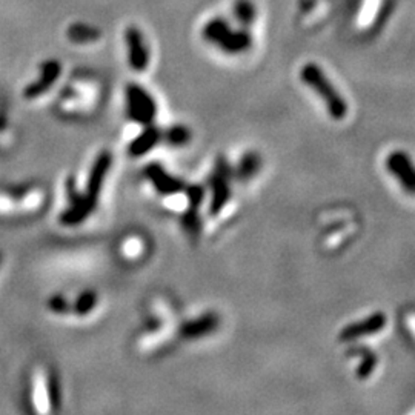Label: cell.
<instances>
[{
	"instance_id": "cell-5",
	"label": "cell",
	"mask_w": 415,
	"mask_h": 415,
	"mask_svg": "<svg viewBox=\"0 0 415 415\" xmlns=\"http://www.w3.org/2000/svg\"><path fill=\"white\" fill-rule=\"evenodd\" d=\"M43 194L39 188H26L16 193H0V215L28 214L41 208Z\"/></svg>"
},
{
	"instance_id": "cell-17",
	"label": "cell",
	"mask_w": 415,
	"mask_h": 415,
	"mask_svg": "<svg viewBox=\"0 0 415 415\" xmlns=\"http://www.w3.org/2000/svg\"><path fill=\"white\" fill-rule=\"evenodd\" d=\"M351 351L362 358L360 365H358V370H357V375L360 380H366L367 377H370L374 370L377 367V363H379V357L374 351H371L370 347L366 346H358V347H352Z\"/></svg>"
},
{
	"instance_id": "cell-9",
	"label": "cell",
	"mask_w": 415,
	"mask_h": 415,
	"mask_svg": "<svg viewBox=\"0 0 415 415\" xmlns=\"http://www.w3.org/2000/svg\"><path fill=\"white\" fill-rule=\"evenodd\" d=\"M386 169L397 178L399 185L411 195H415V163L404 151H392L386 157Z\"/></svg>"
},
{
	"instance_id": "cell-24",
	"label": "cell",
	"mask_w": 415,
	"mask_h": 415,
	"mask_svg": "<svg viewBox=\"0 0 415 415\" xmlns=\"http://www.w3.org/2000/svg\"><path fill=\"white\" fill-rule=\"evenodd\" d=\"M48 308L53 311L54 314H58V316H63V314H67L68 311H70V305H68V301L65 300L63 296H53L48 301Z\"/></svg>"
},
{
	"instance_id": "cell-23",
	"label": "cell",
	"mask_w": 415,
	"mask_h": 415,
	"mask_svg": "<svg viewBox=\"0 0 415 415\" xmlns=\"http://www.w3.org/2000/svg\"><path fill=\"white\" fill-rule=\"evenodd\" d=\"M122 252L128 259H139L140 254H144V240L139 237H128L122 243Z\"/></svg>"
},
{
	"instance_id": "cell-25",
	"label": "cell",
	"mask_w": 415,
	"mask_h": 415,
	"mask_svg": "<svg viewBox=\"0 0 415 415\" xmlns=\"http://www.w3.org/2000/svg\"><path fill=\"white\" fill-rule=\"evenodd\" d=\"M377 4H379V0H367L366 6H365V11L362 13L360 18H358V23H360V25L370 23L371 17L374 14V8H377Z\"/></svg>"
},
{
	"instance_id": "cell-15",
	"label": "cell",
	"mask_w": 415,
	"mask_h": 415,
	"mask_svg": "<svg viewBox=\"0 0 415 415\" xmlns=\"http://www.w3.org/2000/svg\"><path fill=\"white\" fill-rule=\"evenodd\" d=\"M252 37L247 30L242 31H230V34L219 43V48L228 54H237L243 53L251 48Z\"/></svg>"
},
{
	"instance_id": "cell-16",
	"label": "cell",
	"mask_w": 415,
	"mask_h": 415,
	"mask_svg": "<svg viewBox=\"0 0 415 415\" xmlns=\"http://www.w3.org/2000/svg\"><path fill=\"white\" fill-rule=\"evenodd\" d=\"M160 139H162V134H160V131L157 128L154 126L146 128L144 133L129 145V154L133 157H140L146 154L148 151H151L158 144Z\"/></svg>"
},
{
	"instance_id": "cell-2",
	"label": "cell",
	"mask_w": 415,
	"mask_h": 415,
	"mask_svg": "<svg viewBox=\"0 0 415 415\" xmlns=\"http://www.w3.org/2000/svg\"><path fill=\"white\" fill-rule=\"evenodd\" d=\"M300 79L311 90H314L320 99L325 102L326 109L334 120H343L347 116V103L331 83L322 68L316 63H306L300 71Z\"/></svg>"
},
{
	"instance_id": "cell-12",
	"label": "cell",
	"mask_w": 415,
	"mask_h": 415,
	"mask_svg": "<svg viewBox=\"0 0 415 415\" xmlns=\"http://www.w3.org/2000/svg\"><path fill=\"white\" fill-rule=\"evenodd\" d=\"M145 176L160 195H165V197L177 195L185 190V185L182 180H178V178L166 173L165 169L157 163L148 165L145 168Z\"/></svg>"
},
{
	"instance_id": "cell-22",
	"label": "cell",
	"mask_w": 415,
	"mask_h": 415,
	"mask_svg": "<svg viewBox=\"0 0 415 415\" xmlns=\"http://www.w3.org/2000/svg\"><path fill=\"white\" fill-rule=\"evenodd\" d=\"M168 144L173 146H183L188 141L191 140V131L182 126V125H176L173 128H169L165 134Z\"/></svg>"
},
{
	"instance_id": "cell-10",
	"label": "cell",
	"mask_w": 415,
	"mask_h": 415,
	"mask_svg": "<svg viewBox=\"0 0 415 415\" xmlns=\"http://www.w3.org/2000/svg\"><path fill=\"white\" fill-rule=\"evenodd\" d=\"M386 323H388V318H386L384 313H374L363 320H358V322L345 326L342 333L338 334V340L343 343L357 342L363 337H370L383 331Z\"/></svg>"
},
{
	"instance_id": "cell-8",
	"label": "cell",
	"mask_w": 415,
	"mask_h": 415,
	"mask_svg": "<svg viewBox=\"0 0 415 415\" xmlns=\"http://www.w3.org/2000/svg\"><path fill=\"white\" fill-rule=\"evenodd\" d=\"M124 39L129 67L136 72H144L149 65V48L144 31L137 25H128Z\"/></svg>"
},
{
	"instance_id": "cell-4",
	"label": "cell",
	"mask_w": 415,
	"mask_h": 415,
	"mask_svg": "<svg viewBox=\"0 0 415 415\" xmlns=\"http://www.w3.org/2000/svg\"><path fill=\"white\" fill-rule=\"evenodd\" d=\"M125 99H126L128 117L131 120L137 122V124H144V125H148L153 122L157 112L156 102L145 88L139 87V85L136 83L128 85Z\"/></svg>"
},
{
	"instance_id": "cell-20",
	"label": "cell",
	"mask_w": 415,
	"mask_h": 415,
	"mask_svg": "<svg viewBox=\"0 0 415 415\" xmlns=\"http://www.w3.org/2000/svg\"><path fill=\"white\" fill-rule=\"evenodd\" d=\"M234 16L237 17V21L247 28L254 21H256V5H254L251 0H237L234 5Z\"/></svg>"
},
{
	"instance_id": "cell-14",
	"label": "cell",
	"mask_w": 415,
	"mask_h": 415,
	"mask_svg": "<svg viewBox=\"0 0 415 415\" xmlns=\"http://www.w3.org/2000/svg\"><path fill=\"white\" fill-rule=\"evenodd\" d=\"M67 39L74 45L97 43L102 39V31L94 25L75 22L67 28Z\"/></svg>"
},
{
	"instance_id": "cell-19",
	"label": "cell",
	"mask_w": 415,
	"mask_h": 415,
	"mask_svg": "<svg viewBox=\"0 0 415 415\" xmlns=\"http://www.w3.org/2000/svg\"><path fill=\"white\" fill-rule=\"evenodd\" d=\"M230 31H231L230 23L226 22L225 18L219 17V18H212V21H210L205 25L202 36H203V39L210 43L219 45L225 37L230 34Z\"/></svg>"
},
{
	"instance_id": "cell-1",
	"label": "cell",
	"mask_w": 415,
	"mask_h": 415,
	"mask_svg": "<svg viewBox=\"0 0 415 415\" xmlns=\"http://www.w3.org/2000/svg\"><path fill=\"white\" fill-rule=\"evenodd\" d=\"M111 154L107 153V151L96 158L87 182V190H85L83 195L77 193L71 194V208L60 215V222L63 225L75 226L88 219L90 214L94 211V208H96L103 182H105L107 174L111 168Z\"/></svg>"
},
{
	"instance_id": "cell-3",
	"label": "cell",
	"mask_w": 415,
	"mask_h": 415,
	"mask_svg": "<svg viewBox=\"0 0 415 415\" xmlns=\"http://www.w3.org/2000/svg\"><path fill=\"white\" fill-rule=\"evenodd\" d=\"M100 88L96 82L90 79H75L60 94L59 107L68 114H82L91 109L97 102Z\"/></svg>"
},
{
	"instance_id": "cell-11",
	"label": "cell",
	"mask_w": 415,
	"mask_h": 415,
	"mask_svg": "<svg viewBox=\"0 0 415 415\" xmlns=\"http://www.w3.org/2000/svg\"><path fill=\"white\" fill-rule=\"evenodd\" d=\"M62 74V63L55 59L45 60L41 63L39 77L33 83L28 85L23 90V96L26 100H36L42 97V94L48 91L53 85L59 80Z\"/></svg>"
},
{
	"instance_id": "cell-7",
	"label": "cell",
	"mask_w": 415,
	"mask_h": 415,
	"mask_svg": "<svg viewBox=\"0 0 415 415\" xmlns=\"http://www.w3.org/2000/svg\"><path fill=\"white\" fill-rule=\"evenodd\" d=\"M33 404L36 412H51L59 404L58 383L45 371H37L33 379Z\"/></svg>"
},
{
	"instance_id": "cell-13",
	"label": "cell",
	"mask_w": 415,
	"mask_h": 415,
	"mask_svg": "<svg viewBox=\"0 0 415 415\" xmlns=\"http://www.w3.org/2000/svg\"><path fill=\"white\" fill-rule=\"evenodd\" d=\"M219 323H220L219 316L205 314L199 318H194V320H190V322H186L180 329V334L185 338H199L215 331Z\"/></svg>"
},
{
	"instance_id": "cell-18",
	"label": "cell",
	"mask_w": 415,
	"mask_h": 415,
	"mask_svg": "<svg viewBox=\"0 0 415 415\" xmlns=\"http://www.w3.org/2000/svg\"><path fill=\"white\" fill-rule=\"evenodd\" d=\"M262 168V158L257 153H248L242 157L237 169H235V177L242 182H248L252 177H256Z\"/></svg>"
},
{
	"instance_id": "cell-21",
	"label": "cell",
	"mask_w": 415,
	"mask_h": 415,
	"mask_svg": "<svg viewBox=\"0 0 415 415\" xmlns=\"http://www.w3.org/2000/svg\"><path fill=\"white\" fill-rule=\"evenodd\" d=\"M97 306V296L94 291H85L74 303V311L79 316H88Z\"/></svg>"
},
{
	"instance_id": "cell-6",
	"label": "cell",
	"mask_w": 415,
	"mask_h": 415,
	"mask_svg": "<svg viewBox=\"0 0 415 415\" xmlns=\"http://www.w3.org/2000/svg\"><path fill=\"white\" fill-rule=\"evenodd\" d=\"M231 177H232L231 166L225 162V158H219V162H217L214 173L210 178L211 186L210 212L212 215L220 214L226 203L231 199Z\"/></svg>"
}]
</instances>
